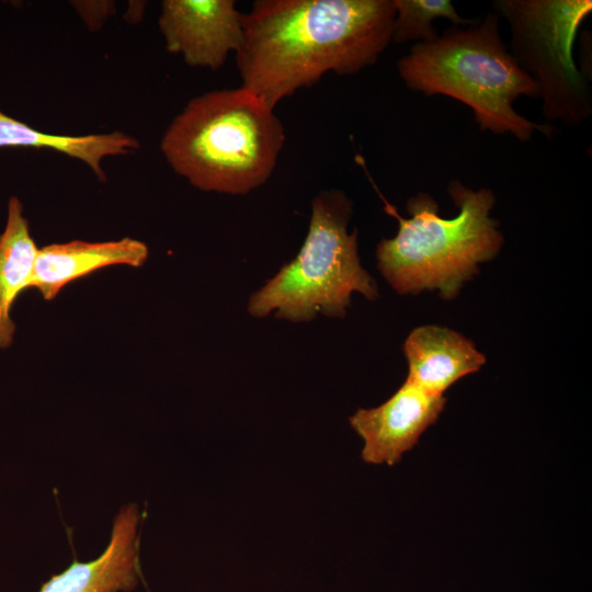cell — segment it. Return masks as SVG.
Listing matches in <instances>:
<instances>
[{"mask_svg":"<svg viewBox=\"0 0 592 592\" xmlns=\"http://www.w3.org/2000/svg\"><path fill=\"white\" fill-rule=\"evenodd\" d=\"M392 0H258L236 52L241 87L269 107L332 71L374 65L391 42Z\"/></svg>","mask_w":592,"mask_h":592,"instance_id":"obj_1","label":"cell"},{"mask_svg":"<svg viewBox=\"0 0 592 592\" xmlns=\"http://www.w3.org/2000/svg\"><path fill=\"white\" fill-rule=\"evenodd\" d=\"M284 141L274 110L240 87L189 101L164 132L160 148L170 167L193 186L241 195L271 177Z\"/></svg>","mask_w":592,"mask_h":592,"instance_id":"obj_2","label":"cell"},{"mask_svg":"<svg viewBox=\"0 0 592 592\" xmlns=\"http://www.w3.org/2000/svg\"><path fill=\"white\" fill-rule=\"evenodd\" d=\"M356 160L366 172L364 160L358 156ZM373 186L385 212L399 224L397 235L383 239L376 249L382 274L399 294L439 289L444 298H453L463 283L477 273L478 264L500 251L503 237L499 223L490 217L496 202L491 190L474 191L453 180L447 192L458 208L455 217L443 218L434 198L420 192L408 200L410 217L403 218Z\"/></svg>","mask_w":592,"mask_h":592,"instance_id":"obj_3","label":"cell"},{"mask_svg":"<svg viewBox=\"0 0 592 592\" xmlns=\"http://www.w3.org/2000/svg\"><path fill=\"white\" fill-rule=\"evenodd\" d=\"M406 86L425 95L443 94L466 104L481 130L512 134L527 141L534 132L550 137L554 127L535 123L513 107L520 96L538 98L534 80L502 41L499 15L452 26L429 43L414 44L397 64Z\"/></svg>","mask_w":592,"mask_h":592,"instance_id":"obj_4","label":"cell"},{"mask_svg":"<svg viewBox=\"0 0 592 592\" xmlns=\"http://www.w3.org/2000/svg\"><path fill=\"white\" fill-rule=\"evenodd\" d=\"M352 210L340 190L321 191L312 200L303 247L250 297V315L261 318L275 311L276 318L310 321L317 314L343 317L353 292L377 298V285L360 262L357 230L348 232Z\"/></svg>","mask_w":592,"mask_h":592,"instance_id":"obj_5","label":"cell"},{"mask_svg":"<svg viewBox=\"0 0 592 592\" xmlns=\"http://www.w3.org/2000/svg\"><path fill=\"white\" fill-rule=\"evenodd\" d=\"M511 29V55L537 84L546 124L577 126L592 113L590 83L573 60L579 26L591 0H496Z\"/></svg>","mask_w":592,"mask_h":592,"instance_id":"obj_6","label":"cell"},{"mask_svg":"<svg viewBox=\"0 0 592 592\" xmlns=\"http://www.w3.org/2000/svg\"><path fill=\"white\" fill-rule=\"evenodd\" d=\"M242 21L232 0H164L158 24L168 52L191 67L216 70L239 49Z\"/></svg>","mask_w":592,"mask_h":592,"instance_id":"obj_7","label":"cell"},{"mask_svg":"<svg viewBox=\"0 0 592 592\" xmlns=\"http://www.w3.org/2000/svg\"><path fill=\"white\" fill-rule=\"evenodd\" d=\"M445 403L443 395H430L406 380L383 405L358 409L349 421L364 441L362 459L375 465L399 463L437 420Z\"/></svg>","mask_w":592,"mask_h":592,"instance_id":"obj_8","label":"cell"},{"mask_svg":"<svg viewBox=\"0 0 592 592\" xmlns=\"http://www.w3.org/2000/svg\"><path fill=\"white\" fill-rule=\"evenodd\" d=\"M140 512L129 503L114 519L111 538L93 560H73L44 582L38 592H132L140 579Z\"/></svg>","mask_w":592,"mask_h":592,"instance_id":"obj_9","label":"cell"},{"mask_svg":"<svg viewBox=\"0 0 592 592\" xmlns=\"http://www.w3.org/2000/svg\"><path fill=\"white\" fill-rule=\"evenodd\" d=\"M147 258L146 243L128 237L105 242L73 240L48 244L38 249L30 288L52 300L72 281L110 265L138 267Z\"/></svg>","mask_w":592,"mask_h":592,"instance_id":"obj_10","label":"cell"},{"mask_svg":"<svg viewBox=\"0 0 592 592\" xmlns=\"http://www.w3.org/2000/svg\"><path fill=\"white\" fill-rule=\"evenodd\" d=\"M403 352L409 364L406 380L434 396H442L456 380L477 372L486 361L469 339L437 326L412 330Z\"/></svg>","mask_w":592,"mask_h":592,"instance_id":"obj_11","label":"cell"},{"mask_svg":"<svg viewBox=\"0 0 592 592\" xmlns=\"http://www.w3.org/2000/svg\"><path fill=\"white\" fill-rule=\"evenodd\" d=\"M37 252L23 205L13 196L0 234V349L12 344L15 325L10 312L20 294L30 288Z\"/></svg>","mask_w":592,"mask_h":592,"instance_id":"obj_12","label":"cell"},{"mask_svg":"<svg viewBox=\"0 0 592 592\" xmlns=\"http://www.w3.org/2000/svg\"><path fill=\"white\" fill-rule=\"evenodd\" d=\"M0 147L47 148L84 162L101 180H105L102 161L138 149L136 138L122 132L65 136L39 132L0 111Z\"/></svg>","mask_w":592,"mask_h":592,"instance_id":"obj_13","label":"cell"},{"mask_svg":"<svg viewBox=\"0 0 592 592\" xmlns=\"http://www.w3.org/2000/svg\"><path fill=\"white\" fill-rule=\"evenodd\" d=\"M395 20L391 42L401 44L409 41L417 43L433 42L439 37L433 21L447 19L453 26H468L479 22L462 18L451 0H392ZM415 43V44H417Z\"/></svg>","mask_w":592,"mask_h":592,"instance_id":"obj_14","label":"cell"}]
</instances>
